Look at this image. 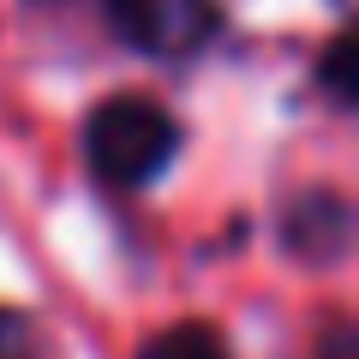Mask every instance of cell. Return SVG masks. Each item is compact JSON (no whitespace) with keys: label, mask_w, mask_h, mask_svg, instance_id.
Listing matches in <instances>:
<instances>
[{"label":"cell","mask_w":359,"mask_h":359,"mask_svg":"<svg viewBox=\"0 0 359 359\" xmlns=\"http://www.w3.org/2000/svg\"><path fill=\"white\" fill-rule=\"evenodd\" d=\"M323 90L335 96V108H353L359 90H353V36H335L330 54H323Z\"/></svg>","instance_id":"obj_5"},{"label":"cell","mask_w":359,"mask_h":359,"mask_svg":"<svg viewBox=\"0 0 359 359\" xmlns=\"http://www.w3.org/2000/svg\"><path fill=\"white\" fill-rule=\"evenodd\" d=\"M287 252L311 257V264H335L347 252V233H353V216H347L341 192H311L287 210Z\"/></svg>","instance_id":"obj_3"},{"label":"cell","mask_w":359,"mask_h":359,"mask_svg":"<svg viewBox=\"0 0 359 359\" xmlns=\"http://www.w3.org/2000/svg\"><path fill=\"white\" fill-rule=\"evenodd\" d=\"M42 6H54V0H42Z\"/></svg>","instance_id":"obj_8"},{"label":"cell","mask_w":359,"mask_h":359,"mask_svg":"<svg viewBox=\"0 0 359 359\" xmlns=\"http://www.w3.org/2000/svg\"><path fill=\"white\" fill-rule=\"evenodd\" d=\"M318 359H359V335L347 330V323H335V330L323 335V347H318Z\"/></svg>","instance_id":"obj_7"},{"label":"cell","mask_w":359,"mask_h":359,"mask_svg":"<svg viewBox=\"0 0 359 359\" xmlns=\"http://www.w3.org/2000/svg\"><path fill=\"white\" fill-rule=\"evenodd\" d=\"M180 150V126L150 96H108L84 126V156L108 186H150Z\"/></svg>","instance_id":"obj_1"},{"label":"cell","mask_w":359,"mask_h":359,"mask_svg":"<svg viewBox=\"0 0 359 359\" xmlns=\"http://www.w3.org/2000/svg\"><path fill=\"white\" fill-rule=\"evenodd\" d=\"M144 359H228V347H222V335L204 330V323H174V330H162L144 347Z\"/></svg>","instance_id":"obj_4"},{"label":"cell","mask_w":359,"mask_h":359,"mask_svg":"<svg viewBox=\"0 0 359 359\" xmlns=\"http://www.w3.org/2000/svg\"><path fill=\"white\" fill-rule=\"evenodd\" d=\"M120 42L156 60H186L216 36V0H108Z\"/></svg>","instance_id":"obj_2"},{"label":"cell","mask_w":359,"mask_h":359,"mask_svg":"<svg viewBox=\"0 0 359 359\" xmlns=\"http://www.w3.org/2000/svg\"><path fill=\"white\" fill-rule=\"evenodd\" d=\"M0 359H42L36 323L25 311H13V306H0Z\"/></svg>","instance_id":"obj_6"}]
</instances>
